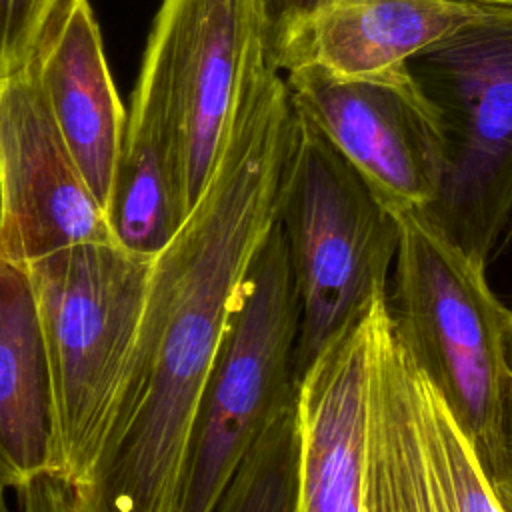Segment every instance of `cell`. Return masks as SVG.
Wrapping results in <instances>:
<instances>
[{
  "label": "cell",
  "instance_id": "cell-20",
  "mask_svg": "<svg viewBox=\"0 0 512 512\" xmlns=\"http://www.w3.org/2000/svg\"><path fill=\"white\" fill-rule=\"evenodd\" d=\"M0 512H12L10 506H8V502H6V494L0 496Z\"/></svg>",
  "mask_w": 512,
  "mask_h": 512
},
{
  "label": "cell",
  "instance_id": "cell-11",
  "mask_svg": "<svg viewBox=\"0 0 512 512\" xmlns=\"http://www.w3.org/2000/svg\"><path fill=\"white\" fill-rule=\"evenodd\" d=\"M376 298L298 380L296 512H366Z\"/></svg>",
  "mask_w": 512,
  "mask_h": 512
},
{
  "label": "cell",
  "instance_id": "cell-16",
  "mask_svg": "<svg viewBox=\"0 0 512 512\" xmlns=\"http://www.w3.org/2000/svg\"><path fill=\"white\" fill-rule=\"evenodd\" d=\"M64 0H0V76L24 68Z\"/></svg>",
  "mask_w": 512,
  "mask_h": 512
},
{
  "label": "cell",
  "instance_id": "cell-7",
  "mask_svg": "<svg viewBox=\"0 0 512 512\" xmlns=\"http://www.w3.org/2000/svg\"><path fill=\"white\" fill-rule=\"evenodd\" d=\"M266 60L262 0H162L134 96L170 126L188 210L210 180L248 78Z\"/></svg>",
  "mask_w": 512,
  "mask_h": 512
},
{
  "label": "cell",
  "instance_id": "cell-1",
  "mask_svg": "<svg viewBox=\"0 0 512 512\" xmlns=\"http://www.w3.org/2000/svg\"><path fill=\"white\" fill-rule=\"evenodd\" d=\"M292 124L284 78L266 60L244 86L206 188L152 260L136 338L68 512H178L206 384L278 220Z\"/></svg>",
  "mask_w": 512,
  "mask_h": 512
},
{
  "label": "cell",
  "instance_id": "cell-22",
  "mask_svg": "<svg viewBox=\"0 0 512 512\" xmlns=\"http://www.w3.org/2000/svg\"><path fill=\"white\" fill-rule=\"evenodd\" d=\"M0 222H2V194H0Z\"/></svg>",
  "mask_w": 512,
  "mask_h": 512
},
{
  "label": "cell",
  "instance_id": "cell-4",
  "mask_svg": "<svg viewBox=\"0 0 512 512\" xmlns=\"http://www.w3.org/2000/svg\"><path fill=\"white\" fill-rule=\"evenodd\" d=\"M278 224L300 298L294 348L300 380L376 298H388L398 220L314 124L294 110Z\"/></svg>",
  "mask_w": 512,
  "mask_h": 512
},
{
  "label": "cell",
  "instance_id": "cell-10",
  "mask_svg": "<svg viewBox=\"0 0 512 512\" xmlns=\"http://www.w3.org/2000/svg\"><path fill=\"white\" fill-rule=\"evenodd\" d=\"M490 2L478 0H262L266 54L286 74L320 66L368 74L404 66Z\"/></svg>",
  "mask_w": 512,
  "mask_h": 512
},
{
  "label": "cell",
  "instance_id": "cell-14",
  "mask_svg": "<svg viewBox=\"0 0 512 512\" xmlns=\"http://www.w3.org/2000/svg\"><path fill=\"white\" fill-rule=\"evenodd\" d=\"M190 214L176 144L156 106L132 94L104 216L112 240L156 258Z\"/></svg>",
  "mask_w": 512,
  "mask_h": 512
},
{
  "label": "cell",
  "instance_id": "cell-3",
  "mask_svg": "<svg viewBox=\"0 0 512 512\" xmlns=\"http://www.w3.org/2000/svg\"><path fill=\"white\" fill-rule=\"evenodd\" d=\"M394 216L390 314L492 478L504 454L508 308L492 292L486 264L452 244L420 212Z\"/></svg>",
  "mask_w": 512,
  "mask_h": 512
},
{
  "label": "cell",
  "instance_id": "cell-12",
  "mask_svg": "<svg viewBox=\"0 0 512 512\" xmlns=\"http://www.w3.org/2000/svg\"><path fill=\"white\" fill-rule=\"evenodd\" d=\"M0 462L24 512H68L56 456L50 366L30 272L2 258Z\"/></svg>",
  "mask_w": 512,
  "mask_h": 512
},
{
  "label": "cell",
  "instance_id": "cell-15",
  "mask_svg": "<svg viewBox=\"0 0 512 512\" xmlns=\"http://www.w3.org/2000/svg\"><path fill=\"white\" fill-rule=\"evenodd\" d=\"M296 486L298 414L294 396L258 436L212 512H296Z\"/></svg>",
  "mask_w": 512,
  "mask_h": 512
},
{
  "label": "cell",
  "instance_id": "cell-21",
  "mask_svg": "<svg viewBox=\"0 0 512 512\" xmlns=\"http://www.w3.org/2000/svg\"><path fill=\"white\" fill-rule=\"evenodd\" d=\"M478 2H494V4H506V6H512V0H478Z\"/></svg>",
  "mask_w": 512,
  "mask_h": 512
},
{
  "label": "cell",
  "instance_id": "cell-8",
  "mask_svg": "<svg viewBox=\"0 0 512 512\" xmlns=\"http://www.w3.org/2000/svg\"><path fill=\"white\" fill-rule=\"evenodd\" d=\"M290 102L392 212L424 210L438 188V116L408 66L342 76L320 66L282 74Z\"/></svg>",
  "mask_w": 512,
  "mask_h": 512
},
{
  "label": "cell",
  "instance_id": "cell-18",
  "mask_svg": "<svg viewBox=\"0 0 512 512\" xmlns=\"http://www.w3.org/2000/svg\"><path fill=\"white\" fill-rule=\"evenodd\" d=\"M506 364L512 378V308H508V332H506Z\"/></svg>",
  "mask_w": 512,
  "mask_h": 512
},
{
  "label": "cell",
  "instance_id": "cell-17",
  "mask_svg": "<svg viewBox=\"0 0 512 512\" xmlns=\"http://www.w3.org/2000/svg\"><path fill=\"white\" fill-rule=\"evenodd\" d=\"M502 438H504L502 464L498 472L488 480L502 512H512V378H508V388L504 396Z\"/></svg>",
  "mask_w": 512,
  "mask_h": 512
},
{
  "label": "cell",
  "instance_id": "cell-19",
  "mask_svg": "<svg viewBox=\"0 0 512 512\" xmlns=\"http://www.w3.org/2000/svg\"><path fill=\"white\" fill-rule=\"evenodd\" d=\"M8 490H12V476L6 470V466L0 462V496L8 494Z\"/></svg>",
  "mask_w": 512,
  "mask_h": 512
},
{
  "label": "cell",
  "instance_id": "cell-5",
  "mask_svg": "<svg viewBox=\"0 0 512 512\" xmlns=\"http://www.w3.org/2000/svg\"><path fill=\"white\" fill-rule=\"evenodd\" d=\"M154 258L116 242L74 244L26 264L50 366L60 486L84 476L126 368Z\"/></svg>",
  "mask_w": 512,
  "mask_h": 512
},
{
  "label": "cell",
  "instance_id": "cell-9",
  "mask_svg": "<svg viewBox=\"0 0 512 512\" xmlns=\"http://www.w3.org/2000/svg\"><path fill=\"white\" fill-rule=\"evenodd\" d=\"M0 258L28 264L84 242H114L28 66L0 76Z\"/></svg>",
  "mask_w": 512,
  "mask_h": 512
},
{
  "label": "cell",
  "instance_id": "cell-6",
  "mask_svg": "<svg viewBox=\"0 0 512 512\" xmlns=\"http://www.w3.org/2000/svg\"><path fill=\"white\" fill-rule=\"evenodd\" d=\"M300 298L276 220L246 274L206 384L180 484L178 512H212L238 466L296 396Z\"/></svg>",
  "mask_w": 512,
  "mask_h": 512
},
{
  "label": "cell",
  "instance_id": "cell-2",
  "mask_svg": "<svg viewBox=\"0 0 512 512\" xmlns=\"http://www.w3.org/2000/svg\"><path fill=\"white\" fill-rule=\"evenodd\" d=\"M406 66L444 146L436 194L420 214L488 266L512 242V6L490 2Z\"/></svg>",
  "mask_w": 512,
  "mask_h": 512
},
{
  "label": "cell",
  "instance_id": "cell-13",
  "mask_svg": "<svg viewBox=\"0 0 512 512\" xmlns=\"http://www.w3.org/2000/svg\"><path fill=\"white\" fill-rule=\"evenodd\" d=\"M26 66L66 150L104 210L126 112L88 0H64L56 8Z\"/></svg>",
  "mask_w": 512,
  "mask_h": 512
}]
</instances>
